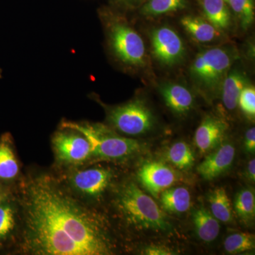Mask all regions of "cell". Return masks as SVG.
<instances>
[{"mask_svg": "<svg viewBox=\"0 0 255 255\" xmlns=\"http://www.w3.org/2000/svg\"><path fill=\"white\" fill-rule=\"evenodd\" d=\"M16 184L20 215L15 249L34 255H107L114 245L104 220L58 178L36 174Z\"/></svg>", "mask_w": 255, "mask_h": 255, "instance_id": "1", "label": "cell"}, {"mask_svg": "<svg viewBox=\"0 0 255 255\" xmlns=\"http://www.w3.org/2000/svg\"><path fill=\"white\" fill-rule=\"evenodd\" d=\"M116 206L127 224L140 229L168 231L170 223L155 201L134 183L121 188Z\"/></svg>", "mask_w": 255, "mask_h": 255, "instance_id": "2", "label": "cell"}, {"mask_svg": "<svg viewBox=\"0 0 255 255\" xmlns=\"http://www.w3.org/2000/svg\"><path fill=\"white\" fill-rule=\"evenodd\" d=\"M109 48L114 58L124 66L138 68L145 64V46L138 33L122 16L102 12Z\"/></svg>", "mask_w": 255, "mask_h": 255, "instance_id": "3", "label": "cell"}, {"mask_svg": "<svg viewBox=\"0 0 255 255\" xmlns=\"http://www.w3.org/2000/svg\"><path fill=\"white\" fill-rule=\"evenodd\" d=\"M60 127L73 129L85 135L91 145L92 157L97 158L123 159L141 149V144L137 140L120 136L102 124L64 121Z\"/></svg>", "mask_w": 255, "mask_h": 255, "instance_id": "4", "label": "cell"}, {"mask_svg": "<svg viewBox=\"0 0 255 255\" xmlns=\"http://www.w3.org/2000/svg\"><path fill=\"white\" fill-rule=\"evenodd\" d=\"M107 119L116 130L129 135L145 133L154 124L152 112L138 100L109 109Z\"/></svg>", "mask_w": 255, "mask_h": 255, "instance_id": "5", "label": "cell"}, {"mask_svg": "<svg viewBox=\"0 0 255 255\" xmlns=\"http://www.w3.org/2000/svg\"><path fill=\"white\" fill-rule=\"evenodd\" d=\"M112 173L102 167L73 169L60 179L74 195L84 199H98L110 186Z\"/></svg>", "mask_w": 255, "mask_h": 255, "instance_id": "6", "label": "cell"}, {"mask_svg": "<svg viewBox=\"0 0 255 255\" xmlns=\"http://www.w3.org/2000/svg\"><path fill=\"white\" fill-rule=\"evenodd\" d=\"M233 63V57L224 48H211L196 55L191 72L206 87H214L224 79Z\"/></svg>", "mask_w": 255, "mask_h": 255, "instance_id": "7", "label": "cell"}, {"mask_svg": "<svg viewBox=\"0 0 255 255\" xmlns=\"http://www.w3.org/2000/svg\"><path fill=\"white\" fill-rule=\"evenodd\" d=\"M52 145L57 160L65 165H80L92 157L88 140L73 129L60 127L53 135Z\"/></svg>", "mask_w": 255, "mask_h": 255, "instance_id": "8", "label": "cell"}, {"mask_svg": "<svg viewBox=\"0 0 255 255\" xmlns=\"http://www.w3.org/2000/svg\"><path fill=\"white\" fill-rule=\"evenodd\" d=\"M152 53L159 63L172 66L181 61L185 53L182 38L168 26L155 28L151 33Z\"/></svg>", "mask_w": 255, "mask_h": 255, "instance_id": "9", "label": "cell"}, {"mask_svg": "<svg viewBox=\"0 0 255 255\" xmlns=\"http://www.w3.org/2000/svg\"><path fill=\"white\" fill-rule=\"evenodd\" d=\"M20 228L19 209L14 191L0 203V253L13 251Z\"/></svg>", "mask_w": 255, "mask_h": 255, "instance_id": "10", "label": "cell"}, {"mask_svg": "<svg viewBox=\"0 0 255 255\" xmlns=\"http://www.w3.org/2000/svg\"><path fill=\"white\" fill-rule=\"evenodd\" d=\"M137 176L144 188L155 196H158L169 189L177 180V175L173 169L166 164L157 162L143 164Z\"/></svg>", "mask_w": 255, "mask_h": 255, "instance_id": "11", "label": "cell"}, {"mask_svg": "<svg viewBox=\"0 0 255 255\" xmlns=\"http://www.w3.org/2000/svg\"><path fill=\"white\" fill-rule=\"evenodd\" d=\"M211 152L197 167L198 173L206 180H213L231 168L236 149L231 143L221 144Z\"/></svg>", "mask_w": 255, "mask_h": 255, "instance_id": "12", "label": "cell"}, {"mask_svg": "<svg viewBox=\"0 0 255 255\" xmlns=\"http://www.w3.org/2000/svg\"><path fill=\"white\" fill-rule=\"evenodd\" d=\"M20 174L14 141L9 132H4L0 136V184L14 189Z\"/></svg>", "mask_w": 255, "mask_h": 255, "instance_id": "13", "label": "cell"}, {"mask_svg": "<svg viewBox=\"0 0 255 255\" xmlns=\"http://www.w3.org/2000/svg\"><path fill=\"white\" fill-rule=\"evenodd\" d=\"M228 125L226 122L206 117L196 129L194 141L201 153H207L219 147L224 138Z\"/></svg>", "mask_w": 255, "mask_h": 255, "instance_id": "14", "label": "cell"}, {"mask_svg": "<svg viewBox=\"0 0 255 255\" xmlns=\"http://www.w3.org/2000/svg\"><path fill=\"white\" fill-rule=\"evenodd\" d=\"M160 93L167 107L178 114L187 113L194 105L191 92L179 84H164L160 87Z\"/></svg>", "mask_w": 255, "mask_h": 255, "instance_id": "15", "label": "cell"}, {"mask_svg": "<svg viewBox=\"0 0 255 255\" xmlns=\"http://www.w3.org/2000/svg\"><path fill=\"white\" fill-rule=\"evenodd\" d=\"M181 23L186 31L195 41L200 43H209L221 36V31L199 16H184L181 19Z\"/></svg>", "mask_w": 255, "mask_h": 255, "instance_id": "16", "label": "cell"}, {"mask_svg": "<svg viewBox=\"0 0 255 255\" xmlns=\"http://www.w3.org/2000/svg\"><path fill=\"white\" fill-rule=\"evenodd\" d=\"M246 82V76L238 70H233L226 74L223 79L222 100L227 110H233L237 107L238 99Z\"/></svg>", "mask_w": 255, "mask_h": 255, "instance_id": "17", "label": "cell"}, {"mask_svg": "<svg viewBox=\"0 0 255 255\" xmlns=\"http://www.w3.org/2000/svg\"><path fill=\"white\" fill-rule=\"evenodd\" d=\"M193 221L198 236L203 241L210 243L219 236V221L208 210L204 208L195 210L193 212Z\"/></svg>", "mask_w": 255, "mask_h": 255, "instance_id": "18", "label": "cell"}, {"mask_svg": "<svg viewBox=\"0 0 255 255\" xmlns=\"http://www.w3.org/2000/svg\"><path fill=\"white\" fill-rule=\"evenodd\" d=\"M206 20L220 31L231 24V16L226 0H201Z\"/></svg>", "mask_w": 255, "mask_h": 255, "instance_id": "19", "label": "cell"}, {"mask_svg": "<svg viewBox=\"0 0 255 255\" xmlns=\"http://www.w3.org/2000/svg\"><path fill=\"white\" fill-rule=\"evenodd\" d=\"M162 208L172 214L187 212L191 206V195L184 187L171 188L161 193Z\"/></svg>", "mask_w": 255, "mask_h": 255, "instance_id": "20", "label": "cell"}, {"mask_svg": "<svg viewBox=\"0 0 255 255\" xmlns=\"http://www.w3.org/2000/svg\"><path fill=\"white\" fill-rule=\"evenodd\" d=\"M209 201L211 214L218 221L226 223L233 221L232 206L224 188L215 189L210 194Z\"/></svg>", "mask_w": 255, "mask_h": 255, "instance_id": "21", "label": "cell"}, {"mask_svg": "<svg viewBox=\"0 0 255 255\" xmlns=\"http://www.w3.org/2000/svg\"><path fill=\"white\" fill-rule=\"evenodd\" d=\"M187 5V0H147L140 13L144 16H161L185 9Z\"/></svg>", "mask_w": 255, "mask_h": 255, "instance_id": "22", "label": "cell"}, {"mask_svg": "<svg viewBox=\"0 0 255 255\" xmlns=\"http://www.w3.org/2000/svg\"><path fill=\"white\" fill-rule=\"evenodd\" d=\"M167 158L174 167L181 170H188L194 165V152L185 142H177L169 147Z\"/></svg>", "mask_w": 255, "mask_h": 255, "instance_id": "23", "label": "cell"}, {"mask_svg": "<svg viewBox=\"0 0 255 255\" xmlns=\"http://www.w3.org/2000/svg\"><path fill=\"white\" fill-rule=\"evenodd\" d=\"M235 209L240 219L249 223L255 219V197L254 191L245 189L240 191L235 201Z\"/></svg>", "mask_w": 255, "mask_h": 255, "instance_id": "24", "label": "cell"}, {"mask_svg": "<svg viewBox=\"0 0 255 255\" xmlns=\"http://www.w3.org/2000/svg\"><path fill=\"white\" fill-rule=\"evenodd\" d=\"M237 16L242 27L248 29L255 20V0H226Z\"/></svg>", "mask_w": 255, "mask_h": 255, "instance_id": "25", "label": "cell"}, {"mask_svg": "<svg viewBox=\"0 0 255 255\" xmlns=\"http://www.w3.org/2000/svg\"><path fill=\"white\" fill-rule=\"evenodd\" d=\"M255 247V236L248 233L230 235L224 242V248L230 254H238L252 251Z\"/></svg>", "mask_w": 255, "mask_h": 255, "instance_id": "26", "label": "cell"}, {"mask_svg": "<svg viewBox=\"0 0 255 255\" xmlns=\"http://www.w3.org/2000/svg\"><path fill=\"white\" fill-rule=\"evenodd\" d=\"M238 105L246 115L251 118L255 116V89L253 86H246L242 90Z\"/></svg>", "mask_w": 255, "mask_h": 255, "instance_id": "27", "label": "cell"}, {"mask_svg": "<svg viewBox=\"0 0 255 255\" xmlns=\"http://www.w3.org/2000/svg\"><path fill=\"white\" fill-rule=\"evenodd\" d=\"M245 146L246 150L251 153H254L255 151V128H251L247 130L245 135Z\"/></svg>", "mask_w": 255, "mask_h": 255, "instance_id": "28", "label": "cell"}, {"mask_svg": "<svg viewBox=\"0 0 255 255\" xmlns=\"http://www.w3.org/2000/svg\"><path fill=\"white\" fill-rule=\"evenodd\" d=\"M145 254L148 255H169L174 253L168 249L159 246H150L145 250Z\"/></svg>", "mask_w": 255, "mask_h": 255, "instance_id": "29", "label": "cell"}, {"mask_svg": "<svg viewBox=\"0 0 255 255\" xmlns=\"http://www.w3.org/2000/svg\"><path fill=\"white\" fill-rule=\"evenodd\" d=\"M246 176L248 179L251 182H255V158L252 159L250 161L249 163L248 164L246 169Z\"/></svg>", "mask_w": 255, "mask_h": 255, "instance_id": "30", "label": "cell"}, {"mask_svg": "<svg viewBox=\"0 0 255 255\" xmlns=\"http://www.w3.org/2000/svg\"><path fill=\"white\" fill-rule=\"evenodd\" d=\"M14 191V189L4 187L0 184V203L2 202L8 196L11 195Z\"/></svg>", "mask_w": 255, "mask_h": 255, "instance_id": "31", "label": "cell"}, {"mask_svg": "<svg viewBox=\"0 0 255 255\" xmlns=\"http://www.w3.org/2000/svg\"><path fill=\"white\" fill-rule=\"evenodd\" d=\"M119 4L124 6H132L140 2L142 0H115Z\"/></svg>", "mask_w": 255, "mask_h": 255, "instance_id": "32", "label": "cell"}]
</instances>
